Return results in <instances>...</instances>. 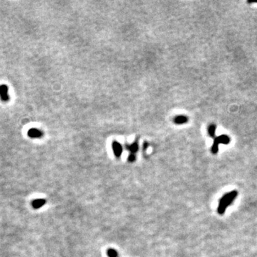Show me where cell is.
<instances>
[{
  "mask_svg": "<svg viewBox=\"0 0 257 257\" xmlns=\"http://www.w3.org/2000/svg\"><path fill=\"white\" fill-rule=\"evenodd\" d=\"M237 194L238 192L237 191H232L231 192L227 193V194L221 198L219 204H218V207L217 209V212L218 214L222 215V214H224L226 208L229 205H231L233 203V201H234V199L237 198Z\"/></svg>",
  "mask_w": 257,
  "mask_h": 257,
  "instance_id": "cell-1",
  "label": "cell"
},
{
  "mask_svg": "<svg viewBox=\"0 0 257 257\" xmlns=\"http://www.w3.org/2000/svg\"><path fill=\"white\" fill-rule=\"evenodd\" d=\"M229 142H230V138L226 135H221L219 137H215L213 146H211V152L214 154H216L218 152V145L220 144H228Z\"/></svg>",
  "mask_w": 257,
  "mask_h": 257,
  "instance_id": "cell-2",
  "label": "cell"
},
{
  "mask_svg": "<svg viewBox=\"0 0 257 257\" xmlns=\"http://www.w3.org/2000/svg\"><path fill=\"white\" fill-rule=\"evenodd\" d=\"M0 99L4 102H7L9 100V89L6 84L0 85Z\"/></svg>",
  "mask_w": 257,
  "mask_h": 257,
  "instance_id": "cell-3",
  "label": "cell"
},
{
  "mask_svg": "<svg viewBox=\"0 0 257 257\" xmlns=\"http://www.w3.org/2000/svg\"><path fill=\"white\" fill-rule=\"evenodd\" d=\"M27 134L31 139H40L43 137V132L38 129L31 128L27 132Z\"/></svg>",
  "mask_w": 257,
  "mask_h": 257,
  "instance_id": "cell-4",
  "label": "cell"
},
{
  "mask_svg": "<svg viewBox=\"0 0 257 257\" xmlns=\"http://www.w3.org/2000/svg\"><path fill=\"white\" fill-rule=\"evenodd\" d=\"M112 149H113L114 154L116 156V157L119 158V157L122 156L123 152V148L122 145H121L118 141H113V143H112Z\"/></svg>",
  "mask_w": 257,
  "mask_h": 257,
  "instance_id": "cell-5",
  "label": "cell"
},
{
  "mask_svg": "<svg viewBox=\"0 0 257 257\" xmlns=\"http://www.w3.org/2000/svg\"><path fill=\"white\" fill-rule=\"evenodd\" d=\"M46 201L45 200V199H37L31 202V206H32V207L34 208V209H38L43 207V206L46 204Z\"/></svg>",
  "mask_w": 257,
  "mask_h": 257,
  "instance_id": "cell-6",
  "label": "cell"
},
{
  "mask_svg": "<svg viewBox=\"0 0 257 257\" xmlns=\"http://www.w3.org/2000/svg\"><path fill=\"white\" fill-rule=\"evenodd\" d=\"M188 120V118L186 116L180 115L176 116L174 119V122L176 124H183L187 122Z\"/></svg>",
  "mask_w": 257,
  "mask_h": 257,
  "instance_id": "cell-7",
  "label": "cell"
},
{
  "mask_svg": "<svg viewBox=\"0 0 257 257\" xmlns=\"http://www.w3.org/2000/svg\"><path fill=\"white\" fill-rule=\"evenodd\" d=\"M126 148L127 149V150H129V152H131V154H135V153L138 151L139 146H138L137 142H134L132 144H130V145H127Z\"/></svg>",
  "mask_w": 257,
  "mask_h": 257,
  "instance_id": "cell-8",
  "label": "cell"
},
{
  "mask_svg": "<svg viewBox=\"0 0 257 257\" xmlns=\"http://www.w3.org/2000/svg\"><path fill=\"white\" fill-rule=\"evenodd\" d=\"M216 126L214 124H212L209 127V129H208V131H209V134L211 138H214L215 139V131H216Z\"/></svg>",
  "mask_w": 257,
  "mask_h": 257,
  "instance_id": "cell-9",
  "label": "cell"
},
{
  "mask_svg": "<svg viewBox=\"0 0 257 257\" xmlns=\"http://www.w3.org/2000/svg\"><path fill=\"white\" fill-rule=\"evenodd\" d=\"M107 254L109 257H118V252L114 248H109L107 250Z\"/></svg>",
  "mask_w": 257,
  "mask_h": 257,
  "instance_id": "cell-10",
  "label": "cell"
},
{
  "mask_svg": "<svg viewBox=\"0 0 257 257\" xmlns=\"http://www.w3.org/2000/svg\"><path fill=\"white\" fill-rule=\"evenodd\" d=\"M136 160V156L134 154H130L128 157V161L129 162H134Z\"/></svg>",
  "mask_w": 257,
  "mask_h": 257,
  "instance_id": "cell-11",
  "label": "cell"
},
{
  "mask_svg": "<svg viewBox=\"0 0 257 257\" xmlns=\"http://www.w3.org/2000/svg\"><path fill=\"white\" fill-rule=\"evenodd\" d=\"M148 146H149L148 143H144V149H146Z\"/></svg>",
  "mask_w": 257,
  "mask_h": 257,
  "instance_id": "cell-12",
  "label": "cell"
},
{
  "mask_svg": "<svg viewBox=\"0 0 257 257\" xmlns=\"http://www.w3.org/2000/svg\"><path fill=\"white\" fill-rule=\"evenodd\" d=\"M247 2H248V3H249V4H251V3H257V0H256V1H251H251H247Z\"/></svg>",
  "mask_w": 257,
  "mask_h": 257,
  "instance_id": "cell-13",
  "label": "cell"
}]
</instances>
